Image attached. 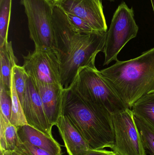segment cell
I'll return each mask as SVG.
<instances>
[{
    "label": "cell",
    "mask_w": 154,
    "mask_h": 155,
    "mask_svg": "<svg viewBox=\"0 0 154 155\" xmlns=\"http://www.w3.org/2000/svg\"><path fill=\"white\" fill-rule=\"evenodd\" d=\"M28 20L30 36L35 49H55L54 6L50 0H20Z\"/></svg>",
    "instance_id": "5b68a950"
},
{
    "label": "cell",
    "mask_w": 154,
    "mask_h": 155,
    "mask_svg": "<svg viewBox=\"0 0 154 155\" xmlns=\"http://www.w3.org/2000/svg\"><path fill=\"white\" fill-rule=\"evenodd\" d=\"M23 108L29 125L52 136V126L50 123L38 90L29 77L26 85Z\"/></svg>",
    "instance_id": "30bf717a"
},
{
    "label": "cell",
    "mask_w": 154,
    "mask_h": 155,
    "mask_svg": "<svg viewBox=\"0 0 154 155\" xmlns=\"http://www.w3.org/2000/svg\"><path fill=\"white\" fill-rule=\"evenodd\" d=\"M138 30L133 8L122 3L115 12L107 32L103 65H108L113 61H117L118 54L127 42L136 37Z\"/></svg>",
    "instance_id": "8992f818"
},
{
    "label": "cell",
    "mask_w": 154,
    "mask_h": 155,
    "mask_svg": "<svg viewBox=\"0 0 154 155\" xmlns=\"http://www.w3.org/2000/svg\"><path fill=\"white\" fill-rule=\"evenodd\" d=\"M62 115L68 118L90 149H112L114 147L115 135L112 114L85 99L71 85L64 89Z\"/></svg>",
    "instance_id": "6da1fadb"
},
{
    "label": "cell",
    "mask_w": 154,
    "mask_h": 155,
    "mask_svg": "<svg viewBox=\"0 0 154 155\" xmlns=\"http://www.w3.org/2000/svg\"><path fill=\"white\" fill-rule=\"evenodd\" d=\"M66 14L67 15L74 30L77 32L84 34H90L98 33V32L96 31L91 27V25L85 20L73 15L67 13Z\"/></svg>",
    "instance_id": "603a6c76"
},
{
    "label": "cell",
    "mask_w": 154,
    "mask_h": 155,
    "mask_svg": "<svg viewBox=\"0 0 154 155\" xmlns=\"http://www.w3.org/2000/svg\"><path fill=\"white\" fill-rule=\"evenodd\" d=\"M131 109L134 116L143 120L154 129V92L141 97Z\"/></svg>",
    "instance_id": "9a60e30c"
},
{
    "label": "cell",
    "mask_w": 154,
    "mask_h": 155,
    "mask_svg": "<svg viewBox=\"0 0 154 155\" xmlns=\"http://www.w3.org/2000/svg\"><path fill=\"white\" fill-rule=\"evenodd\" d=\"M151 2H152V5L153 9L154 12V0H151Z\"/></svg>",
    "instance_id": "d4e9b609"
},
{
    "label": "cell",
    "mask_w": 154,
    "mask_h": 155,
    "mask_svg": "<svg viewBox=\"0 0 154 155\" xmlns=\"http://www.w3.org/2000/svg\"><path fill=\"white\" fill-rule=\"evenodd\" d=\"M12 0H0V47L8 41Z\"/></svg>",
    "instance_id": "ac0fdd59"
},
{
    "label": "cell",
    "mask_w": 154,
    "mask_h": 155,
    "mask_svg": "<svg viewBox=\"0 0 154 155\" xmlns=\"http://www.w3.org/2000/svg\"><path fill=\"white\" fill-rule=\"evenodd\" d=\"M15 89L22 105L23 104L26 85L29 76L23 66L15 64L13 68Z\"/></svg>",
    "instance_id": "ffe728a7"
},
{
    "label": "cell",
    "mask_w": 154,
    "mask_h": 155,
    "mask_svg": "<svg viewBox=\"0 0 154 155\" xmlns=\"http://www.w3.org/2000/svg\"><path fill=\"white\" fill-rule=\"evenodd\" d=\"M56 126L69 155H80L89 150V147L79 132L64 115L60 117Z\"/></svg>",
    "instance_id": "4fadbf2b"
},
{
    "label": "cell",
    "mask_w": 154,
    "mask_h": 155,
    "mask_svg": "<svg viewBox=\"0 0 154 155\" xmlns=\"http://www.w3.org/2000/svg\"><path fill=\"white\" fill-rule=\"evenodd\" d=\"M115 153L114 151H108L104 149L93 150L90 149L80 155H114Z\"/></svg>",
    "instance_id": "cb8c5ba5"
},
{
    "label": "cell",
    "mask_w": 154,
    "mask_h": 155,
    "mask_svg": "<svg viewBox=\"0 0 154 155\" xmlns=\"http://www.w3.org/2000/svg\"><path fill=\"white\" fill-rule=\"evenodd\" d=\"M52 2L65 13L85 20L96 31H107L101 0H53Z\"/></svg>",
    "instance_id": "9c48e42d"
},
{
    "label": "cell",
    "mask_w": 154,
    "mask_h": 155,
    "mask_svg": "<svg viewBox=\"0 0 154 155\" xmlns=\"http://www.w3.org/2000/svg\"><path fill=\"white\" fill-rule=\"evenodd\" d=\"M0 84L11 91L13 68L18 62L14 53L11 41H7L0 47Z\"/></svg>",
    "instance_id": "5bb4252c"
},
{
    "label": "cell",
    "mask_w": 154,
    "mask_h": 155,
    "mask_svg": "<svg viewBox=\"0 0 154 155\" xmlns=\"http://www.w3.org/2000/svg\"><path fill=\"white\" fill-rule=\"evenodd\" d=\"M19 142L18 127L0 115L1 151H13L16 148Z\"/></svg>",
    "instance_id": "2e32d148"
},
{
    "label": "cell",
    "mask_w": 154,
    "mask_h": 155,
    "mask_svg": "<svg viewBox=\"0 0 154 155\" xmlns=\"http://www.w3.org/2000/svg\"><path fill=\"white\" fill-rule=\"evenodd\" d=\"M32 81L40 97L50 123L53 127L56 126L62 115L64 87L59 85L42 84Z\"/></svg>",
    "instance_id": "8fae6325"
},
{
    "label": "cell",
    "mask_w": 154,
    "mask_h": 155,
    "mask_svg": "<svg viewBox=\"0 0 154 155\" xmlns=\"http://www.w3.org/2000/svg\"><path fill=\"white\" fill-rule=\"evenodd\" d=\"M1 155H53L27 142L20 140L14 150L11 151H1Z\"/></svg>",
    "instance_id": "44dd1931"
},
{
    "label": "cell",
    "mask_w": 154,
    "mask_h": 155,
    "mask_svg": "<svg viewBox=\"0 0 154 155\" xmlns=\"http://www.w3.org/2000/svg\"><path fill=\"white\" fill-rule=\"evenodd\" d=\"M128 108L141 97L154 92V47L126 61H118L99 71Z\"/></svg>",
    "instance_id": "7a4b0ae2"
},
{
    "label": "cell",
    "mask_w": 154,
    "mask_h": 155,
    "mask_svg": "<svg viewBox=\"0 0 154 155\" xmlns=\"http://www.w3.org/2000/svg\"><path fill=\"white\" fill-rule=\"evenodd\" d=\"M119 155L117 154V153H115V155Z\"/></svg>",
    "instance_id": "4316f807"
},
{
    "label": "cell",
    "mask_w": 154,
    "mask_h": 155,
    "mask_svg": "<svg viewBox=\"0 0 154 155\" xmlns=\"http://www.w3.org/2000/svg\"><path fill=\"white\" fill-rule=\"evenodd\" d=\"M105 1H115V0H105Z\"/></svg>",
    "instance_id": "484cf974"
},
{
    "label": "cell",
    "mask_w": 154,
    "mask_h": 155,
    "mask_svg": "<svg viewBox=\"0 0 154 155\" xmlns=\"http://www.w3.org/2000/svg\"><path fill=\"white\" fill-rule=\"evenodd\" d=\"M112 119L115 135L113 151L119 155H146L132 109L114 114Z\"/></svg>",
    "instance_id": "52a82bcc"
},
{
    "label": "cell",
    "mask_w": 154,
    "mask_h": 155,
    "mask_svg": "<svg viewBox=\"0 0 154 155\" xmlns=\"http://www.w3.org/2000/svg\"><path fill=\"white\" fill-rule=\"evenodd\" d=\"M0 115L10 121L11 114V91L0 84Z\"/></svg>",
    "instance_id": "7402d4cb"
},
{
    "label": "cell",
    "mask_w": 154,
    "mask_h": 155,
    "mask_svg": "<svg viewBox=\"0 0 154 155\" xmlns=\"http://www.w3.org/2000/svg\"><path fill=\"white\" fill-rule=\"evenodd\" d=\"M50 1H53V0H50Z\"/></svg>",
    "instance_id": "83f0119b"
},
{
    "label": "cell",
    "mask_w": 154,
    "mask_h": 155,
    "mask_svg": "<svg viewBox=\"0 0 154 155\" xmlns=\"http://www.w3.org/2000/svg\"><path fill=\"white\" fill-rule=\"evenodd\" d=\"M11 114L10 123L17 127L28 124L24 115L22 105L15 89L13 72L11 79Z\"/></svg>",
    "instance_id": "e0dca14e"
},
{
    "label": "cell",
    "mask_w": 154,
    "mask_h": 155,
    "mask_svg": "<svg viewBox=\"0 0 154 155\" xmlns=\"http://www.w3.org/2000/svg\"><path fill=\"white\" fill-rule=\"evenodd\" d=\"M134 119L140 132L145 148L149 151L151 155H154V129L139 117L134 116Z\"/></svg>",
    "instance_id": "d6986e66"
},
{
    "label": "cell",
    "mask_w": 154,
    "mask_h": 155,
    "mask_svg": "<svg viewBox=\"0 0 154 155\" xmlns=\"http://www.w3.org/2000/svg\"><path fill=\"white\" fill-rule=\"evenodd\" d=\"M71 85L85 99L104 107L112 115L129 108L97 69L80 68Z\"/></svg>",
    "instance_id": "277c9868"
},
{
    "label": "cell",
    "mask_w": 154,
    "mask_h": 155,
    "mask_svg": "<svg viewBox=\"0 0 154 155\" xmlns=\"http://www.w3.org/2000/svg\"><path fill=\"white\" fill-rule=\"evenodd\" d=\"M107 32L90 34L77 33L69 51L59 58L61 84L64 88L73 83L80 68L97 69L96 57L98 54L103 52Z\"/></svg>",
    "instance_id": "3957f363"
},
{
    "label": "cell",
    "mask_w": 154,
    "mask_h": 155,
    "mask_svg": "<svg viewBox=\"0 0 154 155\" xmlns=\"http://www.w3.org/2000/svg\"><path fill=\"white\" fill-rule=\"evenodd\" d=\"M18 134L22 142H27L53 155H62L60 145L53 137L29 124L18 127Z\"/></svg>",
    "instance_id": "7c38bea8"
},
{
    "label": "cell",
    "mask_w": 154,
    "mask_h": 155,
    "mask_svg": "<svg viewBox=\"0 0 154 155\" xmlns=\"http://www.w3.org/2000/svg\"><path fill=\"white\" fill-rule=\"evenodd\" d=\"M23 58V67L32 80L61 86L59 59L54 48L34 49Z\"/></svg>",
    "instance_id": "ba28073f"
}]
</instances>
